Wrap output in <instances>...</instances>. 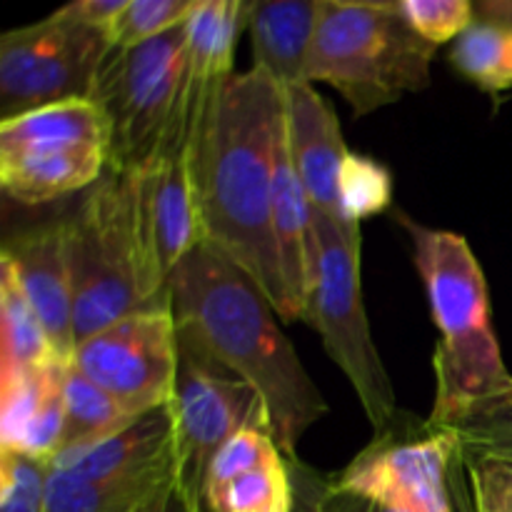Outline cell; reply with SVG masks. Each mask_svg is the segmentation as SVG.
<instances>
[{"label": "cell", "mask_w": 512, "mask_h": 512, "mask_svg": "<svg viewBox=\"0 0 512 512\" xmlns=\"http://www.w3.org/2000/svg\"><path fill=\"white\" fill-rule=\"evenodd\" d=\"M283 125L285 88L250 68L225 83L190 148L203 243L233 260L280 320L285 295L273 240V173Z\"/></svg>", "instance_id": "obj_1"}, {"label": "cell", "mask_w": 512, "mask_h": 512, "mask_svg": "<svg viewBox=\"0 0 512 512\" xmlns=\"http://www.w3.org/2000/svg\"><path fill=\"white\" fill-rule=\"evenodd\" d=\"M168 295L180 343L248 383L268 410L278 448L298 460V443L328 415V400L263 290L233 260L200 243L173 273Z\"/></svg>", "instance_id": "obj_2"}, {"label": "cell", "mask_w": 512, "mask_h": 512, "mask_svg": "<svg viewBox=\"0 0 512 512\" xmlns=\"http://www.w3.org/2000/svg\"><path fill=\"white\" fill-rule=\"evenodd\" d=\"M395 220L413 245V263L440 333L428 423L453 428L478 405L512 390V373L490 315L488 280L463 235L428 228L405 210H398Z\"/></svg>", "instance_id": "obj_3"}, {"label": "cell", "mask_w": 512, "mask_h": 512, "mask_svg": "<svg viewBox=\"0 0 512 512\" xmlns=\"http://www.w3.org/2000/svg\"><path fill=\"white\" fill-rule=\"evenodd\" d=\"M435 53L438 48L405 23L395 0H320L305 83L330 85L355 118H363L428 88Z\"/></svg>", "instance_id": "obj_4"}, {"label": "cell", "mask_w": 512, "mask_h": 512, "mask_svg": "<svg viewBox=\"0 0 512 512\" xmlns=\"http://www.w3.org/2000/svg\"><path fill=\"white\" fill-rule=\"evenodd\" d=\"M63 225L78 348L90 335L150 303L135 230V175L105 170Z\"/></svg>", "instance_id": "obj_5"}, {"label": "cell", "mask_w": 512, "mask_h": 512, "mask_svg": "<svg viewBox=\"0 0 512 512\" xmlns=\"http://www.w3.org/2000/svg\"><path fill=\"white\" fill-rule=\"evenodd\" d=\"M313 233V290L305 323L320 335L325 353L353 385L370 428L380 433L400 410L365 313L360 225H340L313 208Z\"/></svg>", "instance_id": "obj_6"}, {"label": "cell", "mask_w": 512, "mask_h": 512, "mask_svg": "<svg viewBox=\"0 0 512 512\" xmlns=\"http://www.w3.org/2000/svg\"><path fill=\"white\" fill-rule=\"evenodd\" d=\"M110 163L108 123L93 100L0 120V185L15 203L43 205L98 183Z\"/></svg>", "instance_id": "obj_7"}, {"label": "cell", "mask_w": 512, "mask_h": 512, "mask_svg": "<svg viewBox=\"0 0 512 512\" xmlns=\"http://www.w3.org/2000/svg\"><path fill=\"white\" fill-rule=\"evenodd\" d=\"M185 45L183 23L138 48H113L105 58L90 100L108 123V170L138 175L160 158L178 103Z\"/></svg>", "instance_id": "obj_8"}, {"label": "cell", "mask_w": 512, "mask_h": 512, "mask_svg": "<svg viewBox=\"0 0 512 512\" xmlns=\"http://www.w3.org/2000/svg\"><path fill=\"white\" fill-rule=\"evenodd\" d=\"M108 35L60 13L0 35V120L93 98Z\"/></svg>", "instance_id": "obj_9"}, {"label": "cell", "mask_w": 512, "mask_h": 512, "mask_svg": "<svg viewBox=\"0 0 512 512\" xmlns=\"http://www.w3.org/2000/svg\"><path fill=\"white\" fill-rule=\"evenodd\" d=\"M458 438L448 428L398 413L340 473L335 488L395 512H455L453 473Z\"/></svg>", "instance_id": "obj_10"}, {"label": "cell", "mask_w": 512, "mask_h": 512, "mask_svg": "<svg viewBox=\"0 0 512 512\" xmlns=\"http://www.w3.org/2000/svg\"><path fill=\"white\" fill-rule=\"evenodd\" d=\"M175 425V485L195 510L218 450L243 428H268L260 395L215 360L178 340V378L170 400Z\"/></svg>", "instance_id": "obj_11"}, {"label": "cell", "mask_w": 512, "mask_h": 512, "mask_svg": "<svg viewBox=\"0 0 512 512\" xmlns=\"http://www.w3.org/2000/svg\"><path fill=\"white\" fill-rule=\"evenodd\" d=\"M73 365L133 418L170 405L178 378V325L168 290L78 343Z\"/></svg>", "instance_id": "obj_12"}, {"label": "cell", "mask_w": 512, "mask_h": 512, "mask_svg": "<svg viewBox=\"0 0 512 512\" xmlns=\"http://www.w3.org/2000/svg\"><path fill=\"white\" fill-rule=\"evenodd\" d=\"M135 230L143 288L148 300H155L168 290L178 265L203 243L190 155H160L135 175Z\"/></svg>", "instance_id": "obj_13"}, {"label": "cell", "mask_w": 512, "mask_h": 512, "mask_svg": "<svg viewBox=\"0 0 512 512\" xmlns=\"http://www.w3.org/2000/svg\"><path fill=\"white\" fill-rule=\"evenodd\" d=\"M250 0H195L185 20L188 45L178 103L160 155H190L215 98L233 78V55L240 30L248 25Z\"/></svg>", "instance_id": "obj_14"}, {"label": "cell", "mask_w": 512, "mask_h": 512, "mask_svg": "<svg viewBox=\"0 0 512 512\" xmlns=\"http://www.w3.org/2000/svg\"><path fill=\"white\" fill-rule=\"evenodd\" d=\"M0 260L13 268L15 278L43 323L58 358L73 363V283H70L68 253H65L63 218L13 235L3 245Z\"/></svg>", "instance_id": "obj_15"}, {"label": "cell", "mask_w": 512, "mask_h": 512, "mask_svg": "<svg viewBox=\"0 0 512 512\" xmlns=\"http://www.w3.org/2000/svg\"><path fill=\"white\" fill-rule=\"evenodd\" d=\"M285 135L295 173L310 205L340 225H353L340 210V168L350 148L333 105L310 83L285 88Z\"/></svg>", "instance_id": "obj_16"}, {"label": "cell", "mask_w": 512, "mask_h": 512, "mask_svg": "<svg viewBox=\"0 0 512 512\" xmlns=\"http://www.w3.org/2000/svg\"><path fill=\"white\" fill-rule=\"evenodd\" d=\"M50 468L78 480H113L175 470V425L170 405L140 415L100 443L55 455Z\"/></svg>", "instance_id": "obj_17"}, {"label": "cell", "mask_w": 512, "mask_h": 512, "mask_svg": "<svg viewBox=\"0 0 512 512\" xmlns=\"http://www.w3.org/2000/svg\"><path fill=\"white\" fill-rule=\"evenodd\" d=\"M53 363L0 380V448L53 460L65 428V368Z\"/></svg>", "instance_id": "obj_18"}, {"label": "cell", "mask_w": 512, "mask_h": 512, "mask_svg": "<svg viewBox=\"0 0 512 512\" xmlns=\"http://www.w3.org/2000/svg\"><path fill=\"white\" fill-rule=\"evenodd\" d=\"M320 0H265L248 5L253 68L280 88L305 83L310 50L318 30Z\"/></svg>", "instance_id": "obj_19"}, {"label": "cell", "mask_w": 512, "mask_h": 512, "mask_svg": "<svg viewBox=\"0 0 512 512\" xmlns=\"http://www.w3.org/2000/svg\"><path fill=\"white\" fill-rule=\"evenodd\" d=\"M53 363L65 360L55 353L13 268L0 260V380H10Z\"/></svg>", "instance_id": "obj_20"}, {"label": "cell", "mask_w": 512, "mask_h": 512, "mask_svg": "<svg viewBox=\"0 0 512 512\" xmlns=\"http://www.w3.org/2000/svg\"><path fill=\"white\" fill-rule=\"evenodd\" d=\"M175 480V470L113 480H78L50 468L48 512H138Z\"/></svg>", "instance_id": "obj_21"}, {"label": "cell", "mask_w": 512, "mask_h": 512, "mask_svg": "<svg viewBox=\"0 0 512 512\" xmlns=\"http://www.w3.org/2000/svg\"><path fill=\"white\" fill-rule=\"evenodd\" d=\"M295 505L298 488L285 455L208 483L203 490L205 512H295Z\"/></svg>", "instance_id": "obj_22"}, {"label": "cell", "mask_w": 512, "mask_h": 512, "mask_svg": "<svg viewBox=\"0 0 512 512\" xmlns=\"http://www.w3.org/2000/svg\"><path fill=\"white\" fill-rule=\"evenodd\" d=\"M133 418L103 388L85 378L73 363L65 368V428L58 453L88 448L120 433Z\"/></svg>", "instance_id": "obj_23"}, {"label": "cell", "mask_w": 512, "mask_h": 512, "mask_svg": "<svg viewBox=\"0 0 512 512\" xmlns=\"http://www.w3.org/2000/svg\"><path fill=\"white\" fill-rule=\"evenodd\" d=\"M450 65L485 93L512 88V28L475 18L450 48Z\"/></svg>", "instance_id": "obj_24"}, {"label": "cell", "mask_w": 512, "mask_h": 512, "mask_svg": "<svg viewBox=\"0 0 512 512\" xmlns=\"http://www.w3.org/2000/svg\"><path fill=\"white\" fill-rule=\"evenodd\" d=\"M453 485L463 512H512V460L458 450Z\"/></svg>", "instance_id": "obj_25"}, {"label": "cell", "mask_w": 512, "mask_h": 512, "mask_svg": "<svg viewBox=\"0 0 512 512\" xmlns=\"http://www.w3.org/2000/svg\"><path fill=\"white\" fill-rule=\"evenodd\" d=\"M340 210L348 223L360 225L385 213L393 203V175L380 160L350 150L340 168Z\"/></svg>", "instance_id": "obj_26"}, {"label": "cell", "mask_w": 512, "mask_h": 512, "mask_svg": "<svg viewBox=\"0 0 512 512\" xmlns=\"http://www.w3.org/2000/svg\"><path fill=\"white\" fill-rule=\"evenodd\" d=\"M193 8L195 0H125V8L110 25V45L125 50L150 43L183 25Z\"/></svg>", "instance_id": "obj_27"}, {"label": "cell", "mask_w": 512, "mask_h": 512, "mask_svg": "<svg viewBox=\"0 0 512 512\" xmlns=\"http://www.w3.org/2000/svg\"><path fill=\"white\" fill-rule=\"evenodd\" d=\"M50 460L0 448V512H48Z\"/></svg>", "instance_id": "obj_28"}, {"label": "cell", "mask_w": 512, "mask_h": 512, "mask_svg": "<svg viewBox=\"0 0 512 512\" xmlns=\"http://www.w3.org/2000/svg\"><path fill=\"white\" fill-rule=\"evenodd\" d=\"M448 430L458 438L460 450L512 460V390L478 405Z\"/></svg>", "instance_id": "obj_29"}, {"label": "cell", "mask_w": 512, "mask_h": 512, "mask_svg": "<svg viewBox=\"0 0 512 512\" xmlns=\"http://www.w3.org/2000/svg\"><path fill=\"white\" fill-rule=\"evenodd\" d=\"M395 5L405 23L435 48L455 43L475 23L470 0H395Z\"/></svg>", "instance_id": "obj_30"}, {"label": "cell", "mask_w": 512, "mask_h": 512, "mask_svg": "<svg viewBox=\"0 0 512 512\" xmlns=\"http://www.w3.org/2000/svg\"><path fill=\"white\" fill-rule=\"evenodd\" d=\"M123 8L125 0H73V3L63 5L55 13L75 20V23L85 25V28L100 30V33L108 35L110 25H113V20L118 18Z\"/></svg>", "instance_id": "obj_31"}, {"label": "cell", "mask_w": 512, "mask_h": 512, "mask_svg": "<svg viewBox=\"0 0 512 512\" xmlns=\"http://www.w3.org/2000/svg\"><path fill=\"white\" fill-rule=\"evenodd\" d=\"M318 512H395L385 505L375 503V500L363 498V495L348 493V490L335 488L333 480H325L323 493L318 498Z\"/></svg>", "instance_id": "obj_32"}, {"label": "cell", "mask_w": 512, "mask_h": 512, "mask_svg": "<svg viewBox=\"0 0 512 512\" xmlns=\"http://www.w3.org/2000/svg\"><path fill=\"white\" fill-rule=\"evenodd\" d=\"M290 468H293L295 488H298V505L295 512H318V498L323 493V485L328 480V475L318 473L315 468L305 465L303 460H290Z\"/></svg>", "instance_id": "obj_33"}, {"label": "cell", "mask_w": 512, "mask_h": 512, "mask_svg": "<svg viewBox=\"0 0 512 512\" xmlns=\"http://www.w3.org/2000/svg\"><path fill=\"white\" fill-rule=\"evenodd\" d=\"M138 512H200V510H195L193 505L183 498V493H180L178 485H175L173 480V483L165 485L160 493H155Z\"/></svg>", "instance_id": "obj_34"}, {"label": "cell", "mask_w": 512, "mask_h": 512, "mask_svg": "<svg viewBox=\"0 0 512 512\" xmlns=\"http://www.w3.org/2000/svg\"><path fill=\"white\" fill-rule=\"evenodd\" d=\"M475 18L493 20V23H503L512 28V0H483V3H475Z\"/></svg>", "instance_id": "obj_35"}]
</instances>
